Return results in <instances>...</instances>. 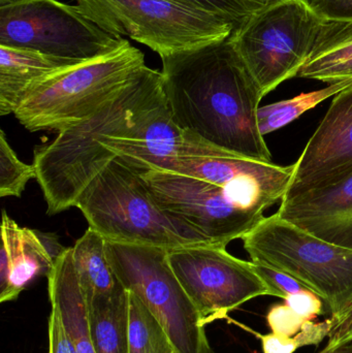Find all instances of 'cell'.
Returning a JSON list of instances; mask_svg holds the SVG:
<instances>
[{"label": "cell", "mask_w": 352, "mask_h": 353, "mask_svg": "<svg viewBox=\"0 0 352 353\" xmlns=\"http://www.w3.org/2000/svg\"><path fill=\"white\" fill-rule=\"evenodd\" d=\"M194 8L219 14L235 23L238 27L243 24L254 12L256 8L246 0H173Z\"/></svg>", "instance_id": "obj_24"}, {"label": "cell", "mask_w": 352, "mask_h": 353, "mask_svg": "<svg viewBox=\"0 0 352 353\" xmlns=\"http://www.w3.org/2000/svg\"><path fill=\"white\" fill-rule=\"evenodd\" d=\"M298 77L329 84L352 80V21L322 20Z\"/></svg>", "instance_id": "obj_17"}, {"label": "cell", "mask_w": 352, "mask_h": 353, "mask_svg": "<svg viewBox=\"0 0 352 353\" xmlns=\"http://www.w3.org/2000/svg\"><path fill=\"white\" fill-rule=\"evenodd\" d=\"M114 273L158 319L178 353H213L206 327L174 273L167 249L105 240Z\"/></svg>", "instance_id": "obj_7"}, {"label": "cell", "mask_w": 352, "mask_h": 353, "mask_svg": "<svg viewBox=\"0 0 352 353\" xmlns=\"http://www.w3.org/2000/svg\"><path fill=\"white\" fill-rule=\"evenodd\" d=\"M240 325L260 340L264 353H293L305 346L320 345L324 338L329 337L334 321L332 319L320 323H315L313 321H305L301 331L293 337H282L274 333L262 335L245 325Z\"/></svg>", "instance_id": "obj_22"}, {"label": "cell", "mask_w": 352, "mask_h": 353, "mask_svg": "<svg viewBox=\"0 0 352 353\" xmlns=\"http://www.w3.org/2000/svg\"><path fill=\"white\" fill-rule=\"evenodd\" d=\"M243 240L251 261L289 274L318 294L334 323L352 309V250L320 240L278 215L265 217Z\"/></svg>", "instance_id": "obj_5"}, {"label": "cell", "mask_w": 352, "mask_h": 353, "mask_svg": "<svg viewBox=\"0 0 352 353\" xmlns=\"http://www.w3.org/2000/svg\"><path fill=\"white\" fill-rule=\"evenodd\" d=\"M352 85V80L330 84L326 88L312 92L301 93L287 101L264 105L258 109V123L262 136L284 128L291 122L315 108L326 99L336 97Z\"/></svg>", "instance_id": "obj_21"}, {"label": "cell", "mask_w": 352, "mask_h": 353, "mask_svg": "<svg viewBox=\"0 0 352 353\" xmlns=\"http://www.w3.org/2000/svg\"><path fill=\"white\" fill-rule=\"evenodd\" d=\"M124 41L87 19L76 6L58 0H20L0 6V46L90 61Z\"/></svg>", "instance_id": "obj_9"}, {"label": "cell", "mask_w": 352, "mask_h": 353, "mask_svg": "<svg viewBox=\"0 0 352 353\" xmlns=\"http://www.w3.org/2000/svg\"><path fill=\"white\" fill-rule=\"evenodd\" d=\"M37 178L33 165L23 163L0 132V196L20 197L27 183Z\"/></svg>", "instance_id": "obj_23"}, {"label": "cell", "mask_w": 352, "mask_h": 353, "mask_svg": "<svg viewBox=\"0 0 352 353\" xmlns=\"http://www.w3.org/2000/svg\"><path fill=\"white\" fill-rule=\"evenodd\" d=\"M91 340L96 353H128V294L121 288L109 298L87 304Z\"/></svg>", "instance_id": "obj_19"}, {"label": "cell", "mask_w": 352, "mask_h": 353, "mask_svg": "<svg viewBox=\"0 0 352 353\" xmlns=\"http://www.w3.org/2000/svg\"><path fill=\"white\" fill-rule=\"evenodd\" d=\"M352 176V85L336 95L308 141L283 196L326 188Z\"/></svg>", "instance_id": "obj_12"}, {"label": "cell", "mask_w": 352, "mask_h": 353, "mask_svg": "<svg viewBox=\"0 0 352 353\" xmlns=\"http://www.w3.org/2000/svg\"><path fill=\"white\" fill-rule=\"evenodd\" d=\"M48 336H49V352L48 353H74L59 311L55 307H52L51 314H50Z\"/></svg>", "instance_id": "obj_29"}, {"label": "cell", "mask_w": 352, "mask_h": 353, "mask_svg": "<svg viewBox=\"0 0 352 353\" xmlns=\"http://www.w3.org/2000/svg\"><path fill=\"white\" fill-rule=\"evenodd\" d=\"M103 30L130 37L161 57L196 49L233 34L229 19L173 0H76Z\"/></svg>", "instance_id": "obj_6"}, {"label": "cell", "mask_w": 352, "mask_h": 353, "mask_svg": "<svg viewBox=\"0 0 352 353\" xmlns=\"http://www.w3.org/2000/svg\"><path fill=\"white\" fill-rule=\"evenodd\" d=\"M322 19L308 1L289 0L254 12L231 35L264 97L299 74Z\"/></svg>", "instance_id": "obj_8"}, {"label": "cell", "mask_w": 352, "mask_h": 353, "mask_svg": "<svg viewBox=\"0 0 352 353\" xmlns=\"http://www.w3.org/2000/svg\"><path fill=\"white\" fill-rule=\"evenodd\" d=\"M165 103L161 72L146 65L96 113L35 148V179L48 215L76 207L87 185L114 161L107 145L138 134Z\"/></svg>", "instance_id": "obj_2"}, {"label": "cell", "mask_w": 352, "mask_h": 353, "mask_svg": "<svg viewBox=\"0 0 352 353\" xmlns=\"http://www.w3.org/2000/svg\"><path fill=\"white\" fill-rule=\"evenodd\" d=\"M72 254L86 304L109 298L124 288L110 265L105 239L92 228H89L76 241Z\"/></svg>", "instance_id": "obj_18"}, {"label": "cell", "mask_w": 352, "mask_h": 353, "mask_svg": "<svg viewBox=\"0 0 352 353\" xmlns=\"http://www.w3.org/2000/svg\"><path fill=\"white\" fill-rule=\"evenodd\" d=\"M76 207L107 241L174 249L210 241L165 212L143 174L115 159L81 193Z\"/></svg>", "instance_id": "obj_3"}, {"label": "cell", "mask_w": 352, "mask_h": 353, "mask_svg": "<svg viewBox=\"0 0 352 353\" xmlns=\"http://www.w3.org/2000/svg\"><path fill=\"white\" fill-rule=\"evenodd\" d=\"M161 62L165 101L182 132L245 159L272 161L258 123L264 94L231 37Z\"/></svg>", "instance_id": "obj_1"}, {"label": "cell", "mask_w": 352, "mask_h": 353, "mask_svg": "<svg viewBox=\"0 0 352 353\" xmlns=\"http://www.w3.org/2000/svg\"><path fill=\"white\" fill-rule=\"evenodd\" d=\"M128 353H178L158 319L128 292Z\"/></svg>", "instance_id": "obj_20"}, {"label": "cell", "mask_w": 352, "mask_h": 353, "mask_svg": "<svg viewBox=\"0 0 352 353\" xmlns=\"http://www.w3.org/2000/svg\"><path fill=\"white\" fill-rule=\"evenodd\" d=\"M20 1V0H0V6L6 4L12 3V2Z\"/></svg>", "instance_id": "obj_33"}, {"label": "cell", "mask_w": 352, "mask_h": 353, "mask_svg": "<svg viewBox=\"0 0 352 353\" xmlns=\"http://www.w3.org/2000/svg\"><path fill=\"white\" fill-rule=\"evenodd\" d=\"M277 215L320 240L352 250V176L333 186L283 196Z\"/></svg>", "instance_id": "obj_13"}, {"label": "cell", "mask_w": 352, "mask_h": 353, "mask_svg": "<svg viewBox=\"0 0 352 353\" xmlns=\"http://www.w3.org/2000/svg\"><path fill=\"white\" fill-rule=\"evenodd\" d=\"M167 257L205 327L252 299L270 296L251 261L233 256L225 246L186 245L169 249Z\"/></svg>", "instance_id": "obj_10"}, {"label": "cell", "mask_w": 352, "mask_h": 353, "mask_svg": "<svg viewBox=\"0 0 352 353\" xmlns=\"http://www.w3.org/2000/svg\"><path fill=\"white\" fill-rule=\"evenodd\" d=\"M284 303L306 321H313L322 315L326 306L322 298L309 290L291 294L285 299Z\"/></svg>", "instance_id": "obj_27"}, {"label": "cell", "mask_w": 352, "mask_h": 353, "mask_svg": "<svg viewBox=\"0 0 352 353\" xmlns=\"http://www.w3.org/2000/svg\"><path fill=\"white\" fill-rule=\"evenodd\" d=\"M250 4L254 6L258 10L262 8H268V6H274V4L280 3V2L289 1V0H246ZM308 1V0H304Z\"/></svg>", "instance_id": "obj_31"}, {"label": "cell", "mask_w": 352, "mask_h": 353, "mask_svg": "<svg viewBox=\"0 0 352 353\" xmlns=\"http://www.w3.org/2000/svg\"><path fill=\"white\" fill-rule=\"evenodd\" d=\"M267 321L272 333L282 337H293L301 331L305 319H302L289 305L275 304L269 309Z\"/></svg>", "instance_id": "obj_26"}, {"label": "cell", "mask_w": 352, "mask_h": 353, "mask_svg": "<svg viewBox=\"0 0 352 353\" xmlns=\"http://www.w3.org/2000/svg\"><path fill=\"white\" fill-rule=\"evenodd\" d=\"M146 66L130 41L115 51L57 72L31 89L14 111L29 132H61L96 113Z\"/></svg>", "instance_id": "obj_4"}, {"label": "cell", "mask_w": 352, "mask_h": 353, "mask_svg": "<svg viewBox=\"0 0 352 353\" xmlns=\"http://www.w3.org/2000/svg\"><path fill=\"white\" fill-rule=\"evenodd\" d=\"M352 341V309L349 314L338 323H334L330 334L326 350H334Z\"/></svg>", "instance_id": "obj_30"}, {"label": "cell", "mask_w": 352, "mask_h": 353, "mask_svg": "<svg viewBox=\"0 0 352 353\" xmlns=\"http://www.w3.org/2000/svg\"><path fill=\"white\" fill-rule=\"evenodd\" d=\"M251 263L254 272L258 274V277L268 288L270 296L285 300L291 294L308 290L304 284L284 272L279 271L264 263H256V261H251Z\"/></svg>", "instance_id": "obj_25"}, {"label": "cell", "mask_w": 352, "mask_h": 353, "mask_svg": "<svg viewBox=\"0 0 352 353\" xmlns=\"http://www.w3.org/2000/svg\"><path fill=\"white\" fill-rule=\"evenodd\" d=\"M55 259L37 230L21 228L2 211L0 250V302L17 300L41 275H47Z\"/></svg>", "instance_id": "obj_14"}, {"label": "cell", "mask_w": 352, "mask_h": 353, "mask_svg": "<svg viewBox=\"0 0 352 353\" xmlns=\"http://www.w3.org/2000/svg\"><path fill=\"white\" fill-rule=\"evenodd\" d=\"M51 306L59 311L74 353H96L88 325V309L72 261V247L56 259L48 274Z\"/></svg>", "instance_id": "obj_16"}, {"label": "cell", "mask_w": 352, "mask_h": 353, "mask_svg": "<svg viewBox=\"0 0 352 353\" xmlns=\"http://www.w3.org/2000/svg\"><path fill=\"white\" fill-rule=\"evenodd\" d=\"M83 62L86 61L0 46V115L14 114L31 89L53 74Z\"/></svg>", "instance_id": "obj_15"}, {"label": "cell", "mask_w": 352, "mask_h": 353, "mask_svg": "<svg viewBox=\"0 0 352 353\" xmlns=\"http://www.w3.org/2000/svg\"><path fill=\"white\" fill-rule=\"evenodd\" d=\"M159 205L206 236L211 244L227 247L242 239L262 219L264 212L236 205L223 187L169 170L143 174Z\"/></svg>", "instance_id": "obj_11"}, {"label": "cell", "mask_w": 352, "mask_h": 353, "mask_svg": "<svg viewBox=\"0 0 352 353\" xmlns=\"http://www.w3.org/2000/svg\"><path fill=\"white\" fill-rule=\"evenodd\" d=\"M308 3L322 20L352 21V0H308Z\"/></svg>", "instance_id": "obj_28"}, {"label": "cell", "mask_w": 352, "mask_h": 353, "mask_svg": "<svg viewBox=\"0 0 352 353\" xmlns=\"http://www.w3.org/2000/svg\"><path fill=\"white\" fill-rule=\"evenodd\" d=\"M320 353H352V344L351 342V343L339 346V347L334 348V350H322Z\"/></svg>", "instance_id": "obj_32"}]
</instances>
